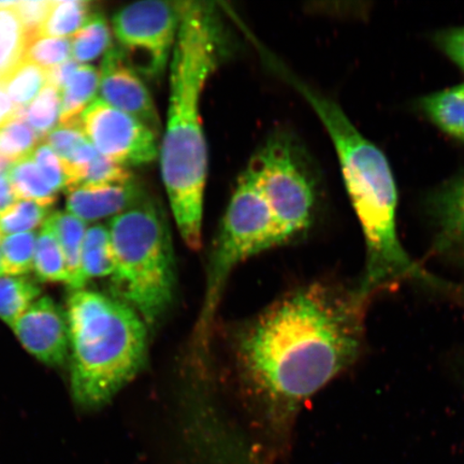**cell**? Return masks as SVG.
I'll list each match as a JSON object with an SVG mask.
<instances>
[{
    "label": "cell",
    "instance_id": "obj_1",
    "mask_svg": "<svg viewBox=\"0 0 464 464\" xmlns=\"http://www.w3.org/2000/svg\"><path fill=\"white\" fill-rule=\"evenodd\" d=\"M363 306L355 290L312 284L287 294L242 330L237 368L272 431L283 433L300 405L355 361Z\"/></svg>",
    "mask_w": 464,
    "mask_h": 464
},
{
    "label": "cell",
    "instance_id": "obj_2",
    "mask_svg": "<svg viewBox=\"0 0 464 464\" xmlns=\"http://www.w3.org/2000/svg\"><path fill=\"white\" fill-rule=\"evenodd\" d=\"M227 34L216 5L185 3L170 60L169 102L160 148L162 182L185 245L202 243L208 147L201 98L227 52Z\"/></svg>",
    "mask_w": 464,
    "mask_h": 464
},
{
    "label": "cell",
    "instance_id": "obj_3",
    "mask_svg": "<svg viewBox=\"0 0 464 464\" xmlns=\"http://www.w3.org/2000/svg\"><path fill=\"white\" fill-rule=\"evenodd\" d=\"M268 62L314 110L333 141L367 248L362 278L355 289L359 299L365 304L379 290L403 280L444 287V284L409 256L400 242L398 188L386 154L357 130L333 98L303 82L275 57H270Z\"/></svg>",
    "mask_w": 464,
    "mask_h": 464
},
{
    "label": "cell",
    "instance_id": "obj_4",
    "mask_svg": "<svg viewBox=\"0 0 464 464\" xmlns=\"http://www.w3.org/2000/svg\"><path fill=\"white\" fill-rule=\"evenodd\" d=\"M74 402L96 410L110 402L147 358V324L129 304L92 290L68 299Z\"/></svg>",
    "mask_w": 464,
    "mask_h": 464
},
{
    "label": "cell",
    "instance_id": "obj_5",
    "mask_svg": "<svg viewBox=\"0 0 464 464\" xmlns=\"http://www.w3.org/2000/svg\"><path fill=\"white\" fill-rule=\"evenodd\" d=\"M114 297L154 327L169 312L176 295L170 226L160 203L145 196L110 220Z\"/></svg>",
    "mask_w": 464,
    "mask_h": 464
},
{
    "label": "cell",
    "instance_id": "obj_6",
    "mask_svg": "<svg viewBox=\"0 0 464 464\" xmlns=\"http://www.w3.org/2000/svg\"><path fill=\"white\" fill-rule=\"evenodd\" d=\"M276 246L274 217L248 166L237 183L208 261L206 295L196 328L198 344L207 342L231 272L243 260Z\"/></svg>",
    "mask_w": 464,
    "mask_h": 464
},
{
    "label": "cell",
    "instance_id": "obj_7",
    "mask_svg": "<svg viewBox=\"0 0 464 464\" xmlns=\"http://www.w3.org/2000/svg\"><path fill=\"white\" fill-rule=\"evenodd\" d=\"M248 166L274 217L276 246L309 228L316 208V184L290 139L270 138Z\"/></svg>",
    "mask_w": 464,
    "mask_h": 464
},
{
    "label": "cell",
    "instance_id": "obj_8",
    "mask_svg": "<svg viewBox=\"0 0 464 464\" xmlns=\"http://www.w3.org/2000/svg\"><path fill=\"white\" fill-rule=\"evenodd\" d=\"M185 3L143 0L113 16V31L125 61L138 73L160 78L170 63Z\"/></svg>",
    "mask_w": 464,
    "mask_h": 464
},
{
    "label": "cell",
    "instance_id": "obj_9",
    "mask_svg": "<svg viewBox=\"0 0 464 464\" xmlns=\"http://www.w3.org/2000/svg\"><path fill=\"white\" fill-rule=\"evenodd\" d=\"M81 127L98 152L125 168L150 164L160 156L158 133L102 100L85 110Z\"/></svg>",
    "mask_w": 464,
    "mask_h": 464
},
{
    "label": "cell",
    "instance_id": "obj_10",
    "mask_svg": "<svg viewBox=\"0 0 464 464\" xmlns=\"http://www.w3.org/2000/svg\"><path fill=\"white\" fill-rule=\"evenodd\" d=\"M11 328L38 361L50 367L66 362L71 348L67 315L54 300L44 297L34 301Z\"/></svg>",
    "mask_w": 464,
    "mask_h": 464
},
{
    "label": "cell",
    "instance_id": "obj_11",
    "mask_svg": "<svg viewBox=\"0 0 464 464\" xmlns=\"http://www.w3.org/2000/svg\"><path fill=\"white\" fill-rule=\"evenodd\" d=\"M101 100L142 121L155 133L161 123L152 96L139 73L127 63L120 46H112L102 63Z\"/></svg>",
    "mask_w": 464,
    "mask_h": 464
},
{
    "label": "cell",
    "instance_id": "obj_12",
    "mask_svg": "<svg viewBox=\"0 0 464 464\" xmlns=\"http://www.w3.org/2000/svg\"><path fill=\"white\" fill-rule=\"evenodd\" d=\"M438 251L464 246V171L440 183L425 199Z\"/></svg>",
    "mask_w": 464,
    "mask_h": 464
},
{
    "label": "cell",
    "instance_id": "obj_13",
    "mask_svg": "<svg viewBox=\"0 0 464 464\" xmlns=\"http://www.w3.org/2000/svg\"><path fill=\"white\" fill-rule=\"evenodd\" d=\"M67 208L83 222L119 216L147 194L137 182L81 187L67 191Z\"/></svg>",
    "mask_w": 464,
    "mask_h": 464
},
{
    "label": "cell",
    "instance_id": "obj_14",
    "mask_svg": "<svg viewBox=\"0 0 464 464\" xmlns=\"http://www.w3.org/2000/svg\"><path fill=\"white\" fill-rule=\"evenodd\" d=\"M416 108L445 135L464 143V82L420 97Z\"/></svg>",
    "mask_w": 464,
    "mask_h": 464
},
{
    "label": "cell",
    "instance_id": "obj_15",
    "mask_svg": "<svg viewBox=\"0 0 464 464\" xmlns=\"http://www.w3.org/2000/svg\"><path fill=\"white\" fill-rule=\"evenodd\" d=\"M55 236L65 256L69 284L73 290L85 286L81 269V257L86 234V225L82 219L69 212H55L51 214L44 224Z\"/></svg>",
    "mask_w": 464,
    "mask_h": 464
},
{
    "label": "cell",
    "instance_id": "obj_16",
    "mask_svg": "<svg viewBox=\"0 0 464 464\" xmlns=\"http://www.w3.org/2000/svg\"><path fill=\"white\" fill-rule=\"evenodd\" d=\"M101 86V72L92 66H81L62 92L60 124L63 127H81V118L95 102Z\"/></svg>",
    "mask_w": 464,
    "mask_h": 464
},
{
    "label": "cell",
    "instance_id": "obj_17",
    "mask_svg": "<svg viewBox=\"0 0 464 464\" xmlns=\"http://www.w3.org/2000/svg\"><path fill=\"white\" fill-rule=\"evenodd\" d=\"M15 3L0 2V84L25 58L26 34Z\"/></svg>",
    "mask_w": 464,
    "mask_h": 464
},
{
    "label": "cell",
    "instance_id": "obj_18",
    "mask_svg": "<svg viewBox=\"0 0 464 464\" xmlns=\"http://www.w3.org/2000/svg\"><path fill=\"white\" fill-rule=\"evenodd\" d=\"M42 294L26 276H0V319L13 327Z\"/></svg>",
    "mask_w": 464,
    "mask_h": 464
},
{
    "label": "cell",
    "instance_id": "obj_19",
    "mask_svg": "<svg viewBox=\"0 0 464 464\" xmlns=\"http://www.w3.org/2000/svg\"><path fill=\"white\" fill-rule=\"evenodd\" d=\"M83 281L92 278L111 276L114 260L109 229L102 225L92 226L86 230L81 257Z\"/></svg>",
    "mask_w": 464,
    "mask_h": 464
},
{
    "label": "cell",
    "instance_id": "obj_20",
    "mask_svg": "<svg viewBox=\"0 0 464 464\" xmlns=\"http://www.w3.org/2000/svg\"><path fill=\"white\" fill-rule=\"evenodd\" d=\"M17 199L38 203L51 208L56 201V194L46 183L38 167L31 158L15 162L7 171Z\"/></svg>",
    "mask_w": 464,
    "mask_h": 464
},
{
    "label": "cell",
    "instance_id": "obj_21",
    "mask_svg": "<svg viewBox=\"0 0 464 464\" xmlns=\"http://www.w3.org/2000/svg\"><path fill=\"white\" fill-rule=\"evenodd\" d=\"M91 5L85 0L52 2L39 37L63 38L77 34L92 16Z\"/></svg>",
    "mask_w": 464,
    "mask_h": 464
},
{
    "label": "cell",
    "instance_id": "obj_22",
    "mask_svg": "<svg viewBox=\"0 0 464 464\" xmlns=\"http://www.w3.org/2000/svg\"><path fill=\"white\" fill-rule=\"evenodd\" d=\"M34 271L40 281L69 284L65 256L53 232L44 226L37 237Z\"/></svg>",
    "mask_w": 464,
    "mask_h": 464
},
{
    "label": "cell",
    "instance_id": "obj_23",
    "mask_svg": "<svg viewBox=\"0 0 464 464\" xmlns=\"http://www.w3.org/2000/svg\"><path fill=\"white\" fill-rule=\"evenodd\" d=\"M72 55L77 63L96 60L104 52L112 48L111 31L106 17L101 14H92L86 24L74 34Z\"/></svg>",
    "mask_w": 464,
    "mask_h": 464
},
{
    "label": "cell",
    "instance_id": "obj_24",
    "mask_svg": "<svg viewBox=\"0 0 464 464\" xmlns=\"http://www.w3.org/2000/svg\"><path fill=\"white\" fill-rule=\"evenodd\" d=\"M45 84H48V71L25 60L3 83L11 102L20 110L26 109Z\"/></svg>",
    "mask_w": 464,
    "mask_h": 464
},
{
    "label": "cell",
    "instance_id": "obj_25",
    "mask_svg": "<svg viewBox=\"0 0 464 464\" xmlns=\"http://www.w3.org/2000/svg\"><path fill=\"white\" fill-rule=\"evenodd\" d=\"M37 237L34 231L2 237L0 263L4 275L27 276L34 270Z\"/></svg>",
    "mask_w": 464,
    "mask_h": 464
},
{
    "label": "cell",
    "instance_id": "obj_26",
    "mask_svg": "<svg viewBox=\"0 0 464 464\" xmlns=\"http://www.w3.org/2000/svg\"><path fill=\"white\" fill-rule=\"evenodd\" d=\"M62 111V92L54 85L46 84L29 106L22 110V120L32 127L40 139L54 130Z\"/></svg>",
    "mask_w": 464,
    "mask_h": 464
},
{
    "label": "cell",
    "instance_id": "obj_27",
    "mask_svg": "<svg viewBox=\"0 0 464 464\" xmlns=\"http://www.w3.org/2000/svg\"><path fill=\"white\" fill-rule=\"evenodd\" d=\"M40 140L24 120L16 118L0 129V158L10 165L31 158Z\"/></svg>",
    "mask_w": 464,
    "mask_h": 464
},
{
    "label": "cell",
    "instance_id": "obj_28",
    "mask_svg": "<svg viewBox=\"0 0 464 464\" xmlns=\"http://www.w3.org/2000/svg\"><path fill=\"white\" fill-rule=\"evenodd\" d=\"M130 181H132L131 173L125 167L116 164L100 153L89 165L73 174L65 190L69 191L81 187L125 184Z\"/></svg>",
    "mask_w": 464,
    "mask_h": 464
},
{
    "label": "cell",
    "instance_id": "obj_29",
    "mask_svg": "<svg viewBox=\"0 0 464 464\" xmlns=\"http://www.w3.org/2000/svg\"><path fill=\"white\" fill-rule=\"evenodd\" d=\"M50 208L28 200H17L14 206L0 213V235L24 234L44 224Z\"/></svg>",
    "mask_w": 464,
    "mask_h": 464
},
{
    "label": "cell",
    "instance_id": "obj_30",
    "mask_svg": "<svg viewBox=\"0 0 464 464\" xmlns=\"http://www.w3.org/2000/svg\"><path fill=\"white\" fill-rule=\"evenodd\" d=\"M72 44L66 38L39 37L26 45L25 61L51 71L68 61Z\"/></svg>",
    "mask_w": 464,
    "mask_h": 464
},
{
    "label": "cell",
    "instance_id": "obj_31",
    "mask_svg": "<svg viewBox=\"0 0 464 464\" xmlns=\"http://www.w3.org/2000/svg\"><path fill=\"white\" fill-rule=\"evenodd\" d=\"M32 159L38 167L40 173L43 174L46 183L55 193L60 189H65L67 184L65 168H63L62 160L58 158L49 145H39L34 150Z\"/></svg>",
    "mask_w": 464,
    "mask_h": 464
},
{
    "label": "cell",
    "instance_id": "obj_32",
    "mask_svg": "<svg viewBox=\"0 0 464 464\" xmlns=\"http://www.w3.org/2000/svg\"><path fill=\"white\" fill-rule=\"evenodd\" d=\"M52 2L46 0H26L16 2L14 9L24 27L27 44L39 38L40 32L48 17Z\"/></svg>",
    "mask_w": 464,
    "mask_h": 464
},
{
    "label": "cell",
    "instance_id": "obj_33",
    "mask_svg": "<svg viewBox=\"0 0 464 464\" xmlns=\"http://www.w3.org/2000/svg\"><path fill=\"white\" fill-rule=\"evenodd\" d=\"M432 43L464 72V25L438 29Z\"/></svg>",
    "mask_w": 464,
    "mask_h": 464
},
{
    "label": "cell",
    "instance_id": "obj_34",
    "mask_svg": "<svg viewBox=\"0 0 464 464\" xmlns=\"http://www.w3.org/2000/svg\"><path fill=\"white\" fill-rule=\"evenodd\" d=\"M46 143L58 158L68 160L81 145L89 141L82 129L78 127H56L45 138Z\"/></svg>",
    "mask_w": 464,
    "mask_h": 464
},
{
    "label": "cell",
    "instance_id": "obj_35",
    "mask_svg": "<svg viewBox=\"0 0 464 464\" xmlns=\"http://www.w3.org/2000/svg\"><path fill=\"white\" fill-rule=\"evenodd\" d=\"M16 118L21 119V110L14 106L4 85L0 84V129Z\"/></svg>",
    "mask_w": 464,
    "mask_h": 464
},
{
    "label": "cell",
    "instance_id": "obj_36",
    "mask_svg": "<svg viewBox=\"0 0 464 464\" xmlns=\"http://www.w3.org/2000/svg\"><path fill=\"white\" fill-rule=\"evenodd\" d=\"M19 200L7 172L0 174V213L7 210Z\"/></svg>",
    "mask_w": 464,
    "mask_h": 464
},
{
    "label": "cell",
    "instance_id": "obj_37",
    "mask_svg": "<svg viewBox=\"0 0 464 464\" xmlns=\"http://www.w3.org/2000/svg\"><path fill=\"white\" fill-rule=\"evenodd\" d=\"M10 166L9 162L3 158H0V174L4 173L7 170V168Z\"/></svg>",
    "mask_w": 464,
    "mask_h": 464
},
{
    "label": "cell",
    "instance_id": "obj_38",
    "mask_svg": "<svg viewBox=\"0 0 464 464\" xmlns=\"http://www.w3.org/2000/svg\"><path fill=\"white\" fill-rule=\"evenodd\" d=\"M462 293H463V295H464V288H463V292Z\"/></svg>",
    "mask_w": 464,
    "mask_h": 464
},
{
    "label": "cell",
    "instance_id": "obj_39",
    "mask_svg": "<svg viewBox=\"0 0 464 464\" xmlns=\"http://www.w3.org/2000/svg\"><path fill=\"white\" fill-rule=\"evenodd\" d=\"M0 236H2V235H0ZM0 239H2V237H0Z\"/></svg>",
    "mask_w": 464,
    "mask_h": 464
}]
</instances>
